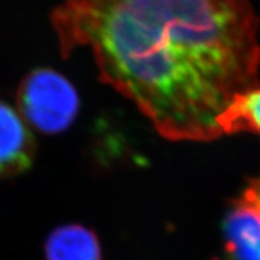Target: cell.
I'll use <instances>...</instances> for the list:
<instances>
[{
	"label": "cell",
	"instance_id": "5",
	"mask_svg": "<svg viewBox=\"0 0 260 260\" xmlns=\"http://www.w3.org/2000/svg\"><path fill=\"white\" fill-rule=\"evenodd\" d=\"M46 260H102L98 238L81 224L57 228L45 243Z\"/></svg>",
	"mask_w": 260,
	"mask_h": 260
},
{
	"label": "cell",
	"instance_id": "1",
	"mask_svg": "<svg viewBox=\"0 0 260 260\" xmlns=\"http://www.w3.org/2000/svg\"><path fill=\"white\" fill-rule=\"evenodd\" d=\"M59 50L91 52L101 81L165 139L210 142L238 96L259 85V17L250 0H63Z\"/></svg>",
	"mask_w": 260,
	"mask_h": 260
},
{
	"label": "cell",
	"instance_id": "6",
	"mask_svg": "<svg viewBox=\"0 0 260 260\" xmlns=\"http://www.w3.org/2000/svg\"><path fill=\"white\" fill-rule=\"evenodd\" d=\"M222 135L251 132L260 136V86L235 99L219 119Z\"/></svg>",
	"mask_w": 260,
	"mask_h": 260
},
{
	"label": "cell",
	"instance_id": "4",
	"mask_svg": "<svg viewBox=\"0 0 260 260\" xmlns=\"http://www.w3.org/2000/svg\"><path fill=\"white\" fill-rule=\"evenodd\" d=\"M36 143L20 112L0 101V178L13 177L30 168Z\"/></svg>",
	"mask_w": 260,
	"mask_h": 260
},
{
	"label": "cell",
	"instance_id": "3",
	"mask_svg": "<svg viewBox=\"0 0 260 260\" xmlns=\"http://www.w3.org/2000/svg\"><path fill=\"white\" fill-rule=\"evenodd\" d=\"M223 234L231 260H260V177L252 180L233 202Z\"/></svg>",
	"mask_w": 260,
	"mask_h": 260
},
{
	"label": "cell",
	"instance_id": "2",
	"mask_svg": "<svg viewBox=\"0 0 260 260\" xmlns=\"http://www.w3.org/2000/svg\"><path fill=\"white\" fill-rule=\"evenodd\" d=\"M17 105L26 123L43 134L54 135L69 128L79 110L76 87L53 69H36L21 81Z\"/></svg>",
	"mask_w": 260,
	"mask_h": 260
}]
</instances>
